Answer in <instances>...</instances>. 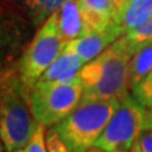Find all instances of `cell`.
I'll use <instances>...</instances> for the list:
<instances>
[{
	"mask_svg": "<svg viewBox=\"0 0 152 152\" xmlns=\"http://www.w3.org/2000/svg\"><path fill=\"white\" fill-rule=\"evenodd\" d=\"M131 91L134 99L141 105H143L146 109L151 107L152 105V71Z\"/></svg>",
	"mask_w": 152,
	"mask_h": 152,
	"instance_id": "5bb4252c",
	"label": "cell"
},
{
	"mask_svg": "<svg viewBox=\"0 0 152 152\" xmlns=\"http://www.w3.org/2000/svg\"><path fill=\"white\" fill-rule=\"evenodd\" d=\"M88 152H105V151H103V150H100V148H96V147H93V148L89 150Z\"/></svg>",
	"mask_w": 152,
	"mask_h": 152,
	"instance_id": "d6986e66",
	"label": "cell"
},
{
	"mask_svg": "<svg viewBox=\"0 0 152 152\" xmlns=\"http://www.w3.org/2000/svg\"><path fill=\"white\" fill-rule=\"evenodd\" d=\"M27 90L33 117L47 128L65 119L83 99V85L79 79L67 84H36Z\"/></svg>",
	"mask_w": 152,
	"mask_h": 152,
	"instance_id": "5b68a950",
	"label": "cell"
},
{
	"mask_svg": "<svg viewBox=\"0 0 152 152\" xmlns=\"http://www.w3.org/2000/svg\"><path fill=\"white\" fill-rule=\"evenodd\" d=\"M138 152H152V129H145L134 145Z\"/></svg>",
	"mask_w": 152,
	"mask_h": 152,
	"instance_id": "e0dca14e",
	"label": "cell"
},
{
	"mask_svg": "<svg viewBox=\"0 0 152 152\" xmlns=\"http://www.w3.org/2000/svg\"><path fill=\"white\" fill-rule=\"evenodd\" d=\"M46 133H47V127L38 123L29 142L26 146V151L27 152H48L47 142H46Z\"/></svg>",
	"mask_w": 152,
	"mask_h": 152,
	"instance_id": "2e32d148",
	"label": "cell"
},
{
	"mask_svg": "<svg viewBox=\"0 0 152 152\" xmlns=\"http://www.w3.org/2000/svg\"><path fill=\"white\" fill-rule=\"evenodd\" d=\"M60 36L65 42H71L85 36V26L77 0L64 4L53 13Z\"/></svg>",
	"mask_w": 152,
	"mask_h": 152,
	"instance_id": "30bf717a",
	"label": "cell"
},
{
	"mask_svg": "<svg viewBox=\"0 0 152 152\" xmlns=\"http://www.w3.org/2000/svg\"><path fill=\"white\" fill-rule=\"evenodd\" d=\"M0 152H5V147H4V143H3L1 138H0Z\"/></svg>",
	"mask_w": 152,
	"mask_h": 152,
	"instance_id": "ffe728a7",
	"label": "cell"
},
{
	"mask_svg": "<svg viewBox=\"0 0 152 152\" xmlns=\"http://www.w3.org/2000/svg\"><path fill=\"white\" fill-rule=\"evenodd\" d=\"M84 62L75 52L66 45L64 52L52 64L36 84L55 85L67 84L79 79V74L84 67Z\"/></svg>",
	"mask_w": 152,
	"mask_h": 152,
	"instance_id": "ba28073f",
	"label": "cell"
},
{
	"mask_svg": "<svg viewBox=\"0 0 152 152\" xmlns=\"http://www.w3.org/2000/svg\"><path fill=\"white\" fill-rule=\"evenodd\" d=\"M123 37L127 39L128 45L131 46L133 52H136L140 46H142L143 43H146V42L152 39V17L145 24H142L141 27L131 31L129 33H127V34Z\"/></svg>",
	"mask_w": 152,
	"mask_h": 152,
	"instance_id": "4fadbf2b",
	"label": "cell"
},
{
	"mask_svg": "<svg viewBox=\"0 0 152 152\" xmlns=\"http://www.w3.org/2000/svg\"><path fill=\"white\" fill-rule=\"evenodd\" d=\"M121 99L81 100L65 119L50 128L69 152H88L95 147Z\"/></svg>",
	"mask_w": 152,
	"mask_h": 152,
	"instance_id": "7a4b0ae2",
	"label": "cell"
},
{
	"mask_svg": "<svg viewBox=\"0 0 152 152\" xmlns=\"http://www.w3.org/2000/svg\"><path fill=\"white\" fill-rule=\"evenodd\" d=\"M114 1H115V3L118 4V3H119V1H121V0H114Z\"/></svg>",
	"mask_w": 152,
	"mask_h": 152,
	"instance_id": "603a6c76",
	"label": "cell"
},
{
	"mask_svg": "<svg viewBox=\"0 0 152 152\" xmlns=\"http://www.w3.org/2000/svg\"><path fill=\"white\" fill-rule=\"evenodd\" d=\"M37 124L27 88L20 79L12 80L0 93V138L5 152L26 147Z\"/></svg>",
	"mask_w": 152,
	"mask_h": 152,
	"instance_id": "3957f363",
	"label": "cell"
},
{
	"mask_svg": "<svg viewBox=\"0 0 152 152\" xmlns=\"http://www.w3.org/2000/svg\"><path fill=\"white\" fill-rule=\"evenodd\" d=\"M152 17V0H121L118 3L113 24L122 36L141 27Z\"/></svg>",
	"mask_w": 152,
	"mask_h": 152,
	"instance_id": "9c48e42d",
	"label": "cell"
},
{
	"mask_svg": "<svg viewBox=\"0 0 152 152\" xmlns=\"http://www.w3.org/2000/svg\"><path fill=\"white\" fill-rule=\"evenodd\" d=\"M121 37H123L121 31L112 22L105 29L89 33L75 41L67 42V46L83 60L84 64H88L103 53Z\"/></svg>",
	"mask_w": 152,
	"mask_h": 152,
	"instance_id": "52a82bcc",
	"label": "cell"
},
{
	"mask_svg": "<svg viewBox=\"0 0 152 152\" xmlns=\"http://www.w3.org/2000/svg\"><path fill=\"white\" fill-rule=\"evenodd\" d=\"M146 129V108L132 94H126L95 143L105 152L129 151Z\"/></svg>",
	"mask_w": 152,
	"mask_h": 152,
	"instance_id": "277c9868",
	"label": "cell"
},
{
	"mask_svg": "<svg viewBox=\"0 0 152 152\" xmlns=\"http://www.w3.org/2000/svg\"><path fill=\"white\" fill-rule=\"evenodd\" d=\"M12 152H27V151H26V147H23V148H18V150H14V151H12Z\"/></svg>",
	"mask_w": 152,
	"mask_h": 152,
	"instance_id": "7402d4cb",
	"label": "cell"
},
{
	"mask_svg": "<svg viewBox=\"0 0 152 152\" xmlns=\"http://www.w3.org/2000/svg\"><path fill=\"white\" fill-rule=\"evenodd\" d=\"M146 129H152V105L146 109Z\"/></svg>",
	"mask_w": 152,
	"mask_h": 152,
	"instance_id": "ac0fdd59",
	"label": "cell"
},
{
	"mask_svg": "<svg viewBox=\"0 0 152 152\" xmlns=\"http://www.w3.org/2000/svg\"><path fill=\"white\" fill-rule=\"evenodd\" d=\"M152 71V39L140 46L133 53L129 70H128V83L129 89H134L142 80Z\"/></svg>",
	"mask_w": 152,
	"mask_h": 152,
	"instance_id": "8fae6325",
	"label": "cell"
},
{
	"mask_svg": "<svg viewBox=\"0 0 152 152\" xmlns=\"http://www.w3.org/2000/svg\"><path fill=\"white\" fill-rule=\"evenodd\" d=\"M67 42L62 39L56 26L55 15H51L36 33L19 62V79L27 89H31L41 79L45 71L64 52Z\"/></svg>",
	"mask_w": 152,
	"mask_h": 152,
	"instance_id": "8992f818",
	"label": "cell"
},
{
	"mask_svg": "<svg viewBox=\"0 0 152 152\" xmlns=\"http://www.w3.org/2000/svg\"><path fill=\"white\" fill-rule=\"evenodd\" d=\"M113 152H138V151H137L136 147H133V148L129 150V151H113Z\"/></svg>",
	"mask_w": 152,
	"mask_h": 152,
	"instance_id": "44dd1931",
	"label": "cell"
},
{
	"mask_svg": "<svg viewBox=\"0 0 152 152\" xmlns=\"http://www.w3.org/2000/svg\"><path fill=\"white\" fill-rule=\"evenodd\" d=\"M79 5L88 8L90 10L100 13L109 18H114L118 8V4L114 0H77Z\"/></svg>",
	"mask_w": 152,
	"mask_h": 152,
	"instance_id": "9a60e30c",
	"label": "cell"
},
{
	"mask_svg": "<svg viewBox=\"0 0 152 152\" xmlns=\"http://www.w3.org/2000/svg\"><path fill=\"white\" fill-rule=\"evenodd\" d=\"M133 53L127 39L121 37L96 58L85 64L79 74L81 100L121 99L128 94V70Z\"/></svg>",
	"mask_w": 152,
	"mask_h": 152,
	"instance_id": "6da1fadb",
	"label": "cell"
},
{
	"mask_svg": "<svg viewBox=\"0 0 152 152\" xmlns=\"http://www.w3.org/2000/svg\"><path fill=\"white\" fill-rule=\"evenodd\" d=\"M23 1L29 9L36 23H39L71 0H23Z\"/></svg>",
	"mask_w": 152,
	"mask_h": 152,
	"instance_id": "7c38bea8",
	"label": "cell"
}]
</instances>
